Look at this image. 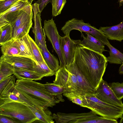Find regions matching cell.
<instances>
[{
  "instance_id": "obj_40",
  "label": "cell",
  "mask_w": 123,
  "mask_h": 123,
  "mask_svg": "<svg viewBox=\"0 0 123 123\" xmlns=\"http://www.w3.org/2000/svg\"><path fill=\"white\" fill-rule=\"evenodd\" d=\"M120 123H123V116L121 118V119L119 122Z\"/></svg>"
},
{
  "instance_id": "obj_25",
  "label": "cell",
  "mask_w": 123,
  "mask_h": 123,
  "mask_svg": "<svg viewBox=\"0 0 123 123\" xmlns=\"http://www.w3.org/2000/svg\"><path fill=\"white\" fill-rule=\"evenodd\" d=\"M33 15L31 16L18 28L14 39H20L28 34L32 25Z\"/></svg>"
},
{
  "instance_id": "obj_2",
  "label": "cell",
  "mask_w": 123,
  "mask_h": 123,
  "mask_svg": "<svg viewBox=\"0 0 123 123\" xmlns=\"http://www.w3.org/2000/svg\"><path fill=\"white\" fill-rule=\"evenodd\" d=\"M15 87L33 105L41 106L45 109L61 102L59 98L49 92L44 84L32 80L18 79Z\"/></svg>"
},
{
  "instance_id": "obj_3",
  "label": "cell",
  "mask_w": 123,
  "mask_h": 123,
  "mask_svg": "<svg viewBox=\"0 0 123 123\" xmlns=\"http://www.w3.org/2000/svg\"><path fill=\"white\" fill-rule=\"evenodd\" d=\"M80 95L84 107L90 109L101 116L117 119L123 115V107L107 103L99 99L94 95Z\"/></svg>"
},
{
  "instance_id": "obj_18",
  "label": "cell",
  "mask_w": 123,
  "mask_h": 123,
  "mask_svg": "<svg viewBox=\"0 0 123 123\" xmlns=\"http://www.w3.org/2000/svg\"><path fill=\"white\" fill-rule=\"evenodd\" d=\"M37 45L40 49L43 58L47 66L51 70L56 72L60 67L57 59L49 52L47 47L40 44Z\"/></svg>"
},
{
  "instance_id": "obj_30",
  "label": "cell",
  "mask_w": 123,
  "mask_h": 123,
  "mask_svg": "<svg viewBox=\"0 0 123 123\" xmlns=\"http://www.w3.org/2000/svg\"><path fill=\"white\" fill-rule=\"evenodd\" d=\"M78 83L75 75L69 72V76L65 89L66 93L78 94Z\"/></svg>"
},
{
  "instance_id": "obj_19",
  "label": "cell",
  "mask_w": 123,
  "mask_h": 123,
  "mask_svg": "<svg viewBox=\"0 0 123 123\" xmlns=\"http://www.w3.org/2000/svg\"><path fill=\"white\" fill-rule=\"evenodd\" d=\"M3 55L10 56H19L20 50L17 39L12 40L0 45Z\"/></svg>"
},
{
  "instance_id": "obj_9",
  "label": "cell",
  "mask_w": 123,
  "mask_h": 123,
  "mask_svg": "<svg viewBox=\"0 0 123 123\" xmlns=\"http://www.w3.org/2000/svg\"><path fill=\"white\" fill-rule=\"evenodd\" d=\"M94 95L98 98L105 102L123 107V104L121 100L117 98L110 86L103 79L95 90Z\"/></svg>"
},
{
  "instance_id": "obj_32",
  "label": "cell",
  "mask_w": 123,
  "mask_h": 123,
  "mask_svg": "<svg viewBox=\"0 0 123 123\" xmlns=\"http://www.w3.org/2000/svg\"><path fill=\"white\" fill-rule=\"evenodd\" d=\"M66 2V0H52V13L53 16H56L61 14Z\"/></svg>"
},
{
  "instance_id": "obj_43",
  "label": "cell",
  "mask_w": 123,
  "mask_h": 123,
  "mask_svg": "<svg viewBox=\"0 0 123 123\" xmlns=\"http://www.w3.org/2000/svg\"><path fill=\"white\" fill-rule=\"evenodd\" d=\"M122 83V84L123 85V83Z\"/></svg>"
},
{
  "instance_id": "obj_23",
  "label": "cell",
  "mask_w": 123,
  "mask_h": 123,
  "mask_svg": "<svg viewBox=\"0 0 123 123\" xmlns=\"http://www.w3.org/2000/svg\"><path fill=\"white\" fill-rule=\"evenodd\" d=\"M110 49V55L107 57L110 63L122 64L123 63V54L112 46L110 43L107 45Z\"/></svg>"
},
{
  "instance_id": "obj_16",
  "label": "cell",
  "mask_w": 123,
  "mask_h": 123,
  "mask_svg": "<svg viewBox=\"0 0 123 123\" xmlns=\"http://www.w3.org/2000/svg\"><path fill=\"white\" fill-rule=\"evenodd\" d=\"M34 115L38 119L36 121L45 123H53L54 118L51 112L39 106L33 105L28 106Z\"/></svg>"
},
{
  "instance_id": "obj_11",
  "label": "cell",
  "mask_w": 123,
  "mask_h": 123,
  "mask_svg": "<svg viewBox=\"0 0 123 123\" xmlns=\"http://www.w3.org/2000/svg\"><path fill=\"white\" fill-rule=\"evenodd\" d=\"M60 41L61 48L65 66L74 61L75 51L77 45L80 43V40H73L69 35L60 36Z\"/></svg>"
},
{
  "instance_id": "obj_36",
  "label": "cell",
  "mask_w": 123,
  "mask_h": 123,
  "mask_svg": "<svg viewBox=\"0 0 123 123\" xmlns=\"http://www.w3.org/2000/svg\"><path fill=\"white\" fill-rule=\"evenodd\" d=\"M19 0H0V14L6 11Z\"/></svg>"
},
{
  "instance_id": "obj_24",
  "label": "cell",
  "mask_w": 123,
  "mask_h": 123,
  "mask_svg": "<svg viewBox=\"0 0 123 123\" xmlns=\"http://www.w3.org/2000/svg\"><path fill=\"white\" fill-rule=\"evenodd\" d=\"M27 36L33 59L38 63L45 62L39 46L29 34L27 35Z\"/></svg>"
},
{
  "instance_id": "obj_31",
  "label": "cell",
  "mask_w": 123,
  "mask_h": 123,
  "mask_svg": "<svg viewBox=\"0 0 123 123\" xmlns=\"http://www.w3.org/2000/svg\"><path fill=\"white\" fill-rule=\"evenodd\" d=\"M0 45L13 39L12 28L10 24L0 28Z\"/></svg>"
},
{
  "instance_id": "obj_26",
  "label": "cell",
  "mask_w": 123,
  "mask_h": 123,
  "mask_svg": "<svg viewBox=\"0 0 123 123\" xmlns=\"http://www.w3.org/2000/svg\"><path fill=\"white\" fill-rule=\"evenodd\" d=\"M44 85L47 91L52 95L58 97L62 102L65 101L62 95L63 93H66L64 88L48 82Z\"/></svg>"
},
{
  "instance_id": "obj_12",
  "label": "cell",
  "mask_w": 123,
  "mask_h": 123,
  "mask_svg": "<svg viewBox=\"0 0 123 123\" xmlns=\"http://www.w3.org/2000/svg\"><path fill=\"white\" fill-rule=\"evenodd\" d=\"M32 7L34 12L33 18L34 24L33 31L35 36V42L37 45L40 44L46 47L42 26L41 12L39 9L38 5L36 3L32 4Z\"/></svg>"
},
{
  "instance_id": "obj_8",
  "label": "cell",
  "mask_w": 123,
  "mask_h": 123,
  "mask_svg": "<svg viewBox=\"0 0 123 123\" xmlns=\"http://www.w3.org/2000/svg\"><path fill=\"white\" fill-rule=\"evenodd\" d=\"M31 5L29 4L21 9L0 16L6 18L11 25L13 39L19 27L33 15Z\"/></svg>"
},
{
  "instance_id": "obj_22",
  "label": "cell",
  "mask_w": 123,
  "mask_h": 123,
  "mask_svg": "<svg viewBox=\"0 0 123 123\" xmlns=\"http://www.w3.org/2000/svg\"><path fill=\"white\" fill-rule=\"evenodd\" d=\"M69 73V71L65 66L60 67L55 72V80L53 83L63 87L65 89L68 79Z\"/></svg>"
},
{
  "instance_id": "obj_5",
  "label": "cell",
  "mask_w": 123,
  "mask_h": 123,
  "mask_svg": "<svg viewBox=\"0 0 123 123\" xmlns=\"http://www.w3.org/2000/svg\"><path fill=\"white\" fill-rule=\"evenodd\" d=\"M57 123H117L116 119L100 117L93 111L81 113L58 112L53 114Z\"/></svg>"
},
{
  "instance_id": "obj_33",
  "label": "cell",
  "mask_w": 123,
  "mask_h": 123,
  "mask_svg": "<svg viewBox=\"0 0 123 123\" xmlns=\"http://www.w3.org/2000/svg\"><path fill=\"white\" fill-rule=\"evenodd\" d=\"M30 4L27 0H19L3 12L0 14V16L21 9Z\"/></svg>"
},
{
  "instance_id": "obj_10",
  "label": "cell",
  "mask_w": 123,
  "mask_h": 123,
  "mask_svg": "<svg viewBox=\"0 0 123 123\" xmlns=\"http://www.w3.org/2000/svg\"><path fill=\"white\" fill-rule=\"evenodd\" d=\"M70 72L74 74L78 83V94L81 95H94L95 90L77 68L74 61L65 66Z\"/></svg>"
},
{
  "instance_id": "obj_17",
  "label": "cell",
  "mask_w": 123,
  "mask_h": 123,
  "mask_svg": "<svg viewBox=\"0 0 123 123\" xmlns=\"http://www.w3.org/2000/svg\"><path fill=\"white\" fill-rule=\"evenodd\" d=\"M13 102H21L28 106L33 105L21 95L15 88L6 96L0 97V106Z\"/></svg>"
},
{
  "instance_id": "obj_39",
  "label": "cell",
  "mask_w": 123,
  "mask_h": 123,
  "mask_svg": "<svg viewBox=\"0 0 123 123\" xmlns=\"http://www.w3.org/2000/svg\"><path fill=\"white\" fill-rule=\"evenodd\" d=\"M119 73L120 74H123V63L122 64L119 68Z\"/></svg>"
},
{
  "instance_id": "obj_38",
  "label": "cell",
  "mask_w": 123,
  "mask_h": 123,
  "mask_svg": "<svg viewBox=\"0 0 123 123\" xmlns=\"http://www.w3.org/2000/svg\"><path fill=\"white\" fill-rule=\"evenodd\" d=\"M0 123H16L15 122L8 117L0 115Z\"/></svg>"
},
{
  "instance_id": "obj_21",
  "label": "cell",
  "mask_w": 123,
  "mask_h": 123,
  "mask_svg": "<svg viewBox=\"0 0 123 123\" xmlns=\"http://www.w3.org/2000/svg\"><path fill=\"white\" fill-rule=\"evenodd\" d=\"M16 78L13 74L0 82V97L6 96L15 88Z\"/></svg>"
},
{
  "instance_id": "obj_13",
  "label": "cell",
  "mask_w": 123,
  "mask_h": 123,
  "mask_svg": "<svg viewBox=\"0 0 123 123\" xmlns=\"http://www.w3.org/2000/svg\"><path fill=\"white\" fill-rule=\"evenodd\" d=\"M0 59L10 64L13 67L34 71L36 62L32 58L18 56H10L3 55Z\"/></svg>"
},
{
  "instance_id": "obj_27",
  "label": "cell",
  "mask_w": 123,
  "mask_h": 123,
  "mask_svg": "<svg viewBox=\"0 0 123 123\" xmlns=\"http://www.w3.org/2000/svg\"><path fill=\"white\" fill-rule=\"evenodd\" d=\"M17 40L20 50L19 56L31 58L33 59L27 35L20 39Z\"/></svg>"
},
{
  "instance_id": "obj_4",
  "label": "cell",
  "mask_w": 123,
  "mask_h": 123,
  "mask_svg": "<svg viewBox=\"0 0 123 123\" xmlns=\"http://www.w3.org/2000/svg\"><path fill=\"white\" fill-rule=\"evenodd\" d=\"M0 115L10 117L16 123H31L38 120L28 106L13 102L0 106Z\"/></svg>"
},
{
  "instance_id": "obj_28",
  "label": "cell",
  "mask_w": 123,
  "mask_h": 123,
  "mask_svg": "<svg viewBox=\"0 0 123 123\" xmlns=\"http://www.w3.org/2000/svg\"><path fill=\"white\" fill-rule=\"evenodd\" d=\"M13 67L0 58V82L13 74Z\"/></svg>"
},
{
  "instance_id": "obj_14",
  "label": "cell",
  "mask_w": 123,
  "mask_h": 123,
  "mask_svg": "<svg viewBox=\"0 0 123 123\" xmlns=\"http://www.w3.org/2000/svg\"><path fill=\"white\" fill-rule=\"evenodd\" d=\"M99 29L108 39L120 42L123 40V21L112 26L101 27Z\"/></svg>"
},
{
  "instance_id": "obj_1",
  "label": "cell",
  "mask_w": 123,
  "mask_h": 123,
  "mask_svg": "<svg viewBox=\"0 0 123 123\" xmlns=\"http://www.w3.org/2000/svg\"><path fill=\"white\" fill-rule=\"evenodd\" d=\"M74 61L79 70L96 90L105 71L108 62L107 57L103 54L80 43L75 48Z\"/></svg>"
},
{
  "instance_id": "obj_42",
  "label": "cell",
  "mask_w": 123,
  "mask_h": 123,
  "mask_svg": "<svg viewBox=\"0 0 123 123\" xmlns=\"http://www.w3.org/2000/svg\"><path fill=\"white\" fill-rule=\"evenodd\" d=\"M119 2L120 3H123V0H119Z\"/></svg>"
},
{
  "instance_id": "obj_20",
  "label": "cell",
  "mask_w": 123,
  "mask_h": 123,
  "mask_svg": "<svg viewBox=\"0 0 123 123\" xmlns=\"http://www.w3.org/2000/svg\"><path fill=\"white\" fill-rule=\"evenodd\" d=\"M13 74L18 79L40 80L43 77L35 71L13 67Z\"/></svg>"
},
{
  "instance_id": "obj_29",
  "label": "cell",
  "mask_w": 123,
  "mask_h": 123,
  "mask_svg": "<svg viewBox=\"0 0 123 123\" xmlns=\"http://www.w3.org/2000/svg\"><path fill=\"white\" fill-rule=\"evenodd\" d=\"M34 71L40 75L44 77H49L55 75V72L51 69L45 62L40 63L36 62Z\"/></svg>"
},
{
  "instance_id": "obj_15",
  "label": "cell",
  "mask_w": 123,
  "mask_h": 123,
  "mask_svg": "<svg viewBox=\"0 0 123 123\" xmlns=\"http://www.w3.org/2000/svg\"><path fill=\"white\" fill-rule=\"evenodd\" d=\"M87 35L84 36L81 33L83 40L81 41L80 44L84 46L91 50L102 54L106 51L105 49V45L96 38L90 34L85 32Z\"/></svg>"
},
{
  "instance_id": "obj_7",
  "label": "cell",
  "mask_w": 123,
  "mask_h": 123,
  "mask_svg": "<svg viewBox=\"0 0 123 123\" xmlns=\"http://www.w3.org/2000/svg\"><path fill=\"white\" fill-rule=\"evenodd\" d=\"M43 29L45 35L50 42L53 49L58 56L60 67H65L60 45V36L53 18L48 20H44Z\"/></svg>"
},
{
  "instance_id": "obj_37",
  "label": "cell",
  "mask_w": 123,
  "mask_h": 123,
  "mask_svg": "<svg viewBox=\"0 0 123 123\" xmlns=\"http://www.w3.org/2000/svg\"><path fill=\"white\" fill-rule=\"evenodd\" d=\"M52 0H37L35 3L38 4L39 9L41 12L49 3H51Z\"/></svg>"
},
{
  "instance_id": "obj_34",
  "label": "cell",
  "mask_w": 123,
  "mask_h": 123,
  "mask_svg": "<svg viewBox=\"0 0 123 123\" xmlns=\"http://www.w3.org/2000/svg\"><path fill=\"white\" fill-rule=\"evenodd\" d=\"M63 94L73 103L83 107V101L80 94L71 92L64 93Z\"/></svg>"
},
{
  "instance_id": "obj_41",
  "label": "cell",
  "mask_w": 123,
  "mask_h": 123,
  "mask_svg": "<svg viewBox=\"0 0 123 123\" xmlns=\"http://www.w3.org/2000/svg\"><path fill=\"white\" fill-rule=\"evenodd\" d=\"M29 3L31 4L32 1L34 0H27Z\"/></svg>"
},
{
  "instance_id": "obj_35",
  "label": "cell",
  "mask_w": 123,
  "mask_h": 123,
  "mask_svg": "<svg viewBox=\"0 0 123 123\" xmlns=\"http://www.w3.org/2000/svg\"><path fill=\"white\" fill-rule=\"evenodd\" d=\"M110 87L117 98L119 100L123 98V85L119 82L112 83Z\"/></svg>"
},
{
  "instance_id": "obj_6",
  "label": "cell",
  "mask_w": 123,
  "mask_h": 123,
  "mask_svg": "<svg viewBox=\"0 0 123 123\" xmlns=\"http://www.w3.org/2000/svg\"><path fill=\"white\" fill-rule=\"evenodd\" d=\"M74 30L91 34L105 45H107L110 43L107 37L101 31L88 23H85L82 19L74 18L69 20L61 29L65 35H69L71 31Z\"/></svg>"
}]
</instances>
